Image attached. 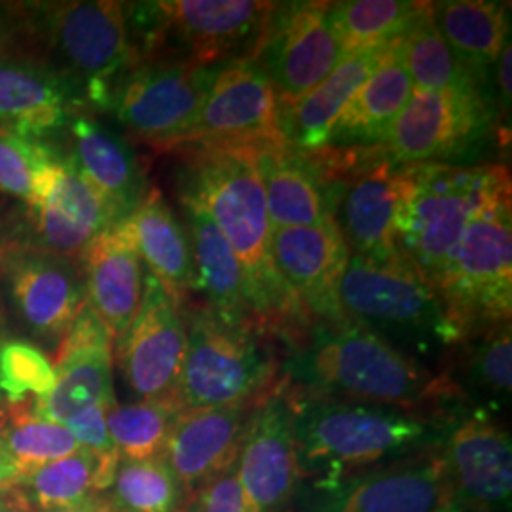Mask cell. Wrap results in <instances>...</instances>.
<instances>
[{
    "instance_id": "6da1fadb",
    "label": "cell",
    "mask_w": 512,
    "mask_h": 512,
    "mask_svg": "<svg viewBox=\"0 0 512 512\" xmlns=\"http://www.w3.org/2000/svg\"><path fill=\"white\" fill-rule=\"evenodd\" d=\"M281 380L300 391L454 416L465 410L442 370H431L355 323H315L287 344Z\"/></svg>"
},
{
    "instance_id": "7a4b0ae2",
    "label": "cell",
    "mask_w": 512,
    "mask_h": 512,
    "mask_svg": "<svg viewBox=\"0 0 512 512\" xmlns=\"http://www.w3.org/2000/svg\"><path fill=\"white\" fill-rule=\"evenodd\" d=\"M256 150V147L196 150L181 194L202 207L232 247L247 281L258 330L270 340L281 338L287 346L310 323L275 270L274 226L256 167Z\"/></svg>"
},
{
    "instance_id": "3957f363",
    "label": "cell",
    "mask_w": 512,
    "mask_h": 512,
    "mask_svg": "<svg viewBox=\"0 0 512 512\" xmlns=\"http://www.w3.org/2000/svg\"><path fill=\"white\" fill-rule=\"evenodd\" d=\"M304 482H332L440 446L454 416L359 403L281 380Z\"/></svg>"
},
{
    "instance_id": "277c9868",
    "label": "cell",
    "mask_w": 512,
    "mask_h": 512,
    "mask_svg": "<svg viewBox=\"0 0 512 512\" xmlns=\"http://www.w3.org/2000/svg\"><path fill=\"white\" fill-rule=\"evenodd\" d=\"M14 48L74 86L84 82L88 99L99 107L114 80L137 61L128 8L116 0L18 4Z\"/></svg>"
},
{
    "instance_id": "5b68a950",
    "label": "cell",
    "mask_w": 512,
    "mask_h": 512,
    "mask_svg": "<svg viewBox=\"0 0 512 512\" xmlns=\"http://www.w3.org/2000/svg\"><path fill=\"white\" fill-rule=\"evenodd\" d=\"M399 186L397 255L437 289L467 224L511 177L503 165H399Z\"/></svg>"
},
{
    "instance_id": "8992f818",
    "label": "cell",
    "mask_w": 512,
    "mask_h": 512,
    "mask_svg": "<svg viewBox=\"0 0 512 512\" xmlns=\"http://www.w3.org/2000/svg\"><path fill=\"white\" fill-rule=\"evenodd\" d=\"M338 308L344 321L376 332L410 357L461 344L439 291L401 256H349Z\"/></svg>"
},
{
    "instance_id": "52a82bcc",
    "label": "cell",
    "mask_w": 512,
    "mask_h": 512,
    "mask_svg": "<svg viewBox=\"0 0 512 512\" xmlns=\"http://www.w3.org/2000/svg\"><path fill=\"white\" fill-rule=\"evenodd\" d=\"M281 384V361L258 330L228 325L205 308L186 321V348L173 401L181 410L255 408Z\"/></svg>"
},
{
    "instance_id": "ba28073f",
    "label": "cell",
    "mask_w": 512,
    "mask_h": 512,
    "mask_svg": "<svg viewBox=\"0 0 512 512\" xmlns=\"http://www.w3.org/2000/svg\"><path fill=\"white\" fill-rule=\"evenodd\" d=\"M437 291L461 342L482 330L511 323V186L476 211Z\"/></svg>"
},
{
    "instance_id": "9c48e42d",
    "label": "cell",
    "mask_w": 512,
    "mask_h": 512,
    "mask_svg": "<svg viewBox=\"0 0 512 512\" xmlns=\"http://www.w3.org/2000/svg\"><path fill=\"white\" fill-rule=\"evenodd\" d=\"M275 10V2L260 0H164L133 4L128 12L137 18L128 19L145 23L150 48L171 40L186 59L213 67L256 59Z\"/></svg>"
},
{
    "instance_id": "30bf717a",
    "label": "cell",
    "mask_w": 512,
    "mask_h": 512,
    "mask_svg": "<svg viewBox=\"0 0 512 512\" xmlns=\"http://www.w3.org/2000/svg\"><path fill=\"white\" fill-rule=\"evenodd\" d=\"M213 76V67L186 57H147L114 80L101 107L133 139L150 147L175 148L196 122Z\"/></svg>"
},
{
    "instance_id": "8fae6325",
    "label": "cell",
    "mask_w": 512,
    "mask_h": 512,
    "mask_svg": "<svg viewBox=\"0 0 512 512\" xmlns=\"http://www.w3.org/2000/svg\"><path fill=\"white\" fill-rule=\"evenodd\" d=\"M456 505L440 446H435L332 482H304L293 509L298 512H448Z\"/></svg>"
},
{
    "instance_id": "7c38bea8",
    "label": "cell",
    "mask_w": 512,
    "mask_h": 512,
    "mask_svg": "<svg viewBox=\"0 0 512 512\" xmlns=\"http://www.w3.org/2000/svg\"><path fill=\"white\" fill-rule=\"evenodd\" d=\"M86 302L82 260L21 241L0 247V304L42 344L59 348Z\"/></svg>"
},
{
    "instance_id": "4fadbf2b",
    "label": "cell",
    "mask_w": 512,
    "mask_h": 512,
    "mask_svg": "<svg viewBox=\"0 0 512 512\" xmlns=\"http://www.w3.org/2000/svg\"><path fill=\"white\" fill-rule=\"evenodd\" d=\"M281 107L258 59L220 67L190 131L175 148L281 147Z\"/></svg>"
},
{
    "instance_id": "5bb4252c",
    "label": "cell",
    "mask_w": 512,
    "mask_h": 512,
    "mask_svg": "<svg viewBox=\"0 0 512 512\" xmlns=\"http://www.w3.org/2000/svg\"><path fill=\"white\" fill-rule=\"evenodd\" d=\"M260 54L281 109L321 86L348 57L330 19V2L277 4Z\"/></svg>"
},
{
    "instance_id": "9a60e30c",
    "label": "cell",
    "mask_w": 512,
    "mask_h": 512,
    "mask_svg": "<svg viewBox=\"0 0 512 512\" xmlns=\"http://www.w3.org/2000/svg\"><path fill=\"white\" fill-rule=\"evenodd\" d=\"M186 348V315L156 277L145 272L137 315L114 342V357L141 401H173Z\"/></svg>"
},
{
    "instance_id": "2e32d148",
    "label": "cell",
    "mask_w": 512,
    "mask_h": 512,
    "mask_svg": "<svg viewBox=\"0 0 512 512\" xmlns=\"http://www.w3.org/2000/svg\"><path fill=\"white\" fill-rule=\"evenodd\" d=\"M440 454L459 507L471 512H509L511 435L488 408L458 412L440 442Z\"/></svg>"
},
{
    "instance_id": "e0dca14e",
    "label": "cell",
    "mask_w": 512,
    "mask_h": 512,
    "mask_svg": "<svg viewBox=\"0 0 512 512\" xmlns=\"http://www.w3.org/2000/svg\"><path fill=\"white\" fill-rule=\"evenodd\" d=\"M251 512H291L302 488L293 418L281 384L249 414L236 459Z\"/></svg>"
},
{
    "instance_id": "ac0fdd59",
    "label": "cell",
    "mask_w": 512,
    "mask_h": 512,
    "mask_svg": "<svg viewBox=\"0 0 512 512\" xmlns=\"http://www.w3.org/2000/svg\"><path fill=\"white\" fill-rule=\"evenodd\" d=\"M488 120L490 110L480 90H414L380 145L393 164H439L473 145Z\"/></svg>"
},
{
    "instance_id": "d6986e66",
    "label": "cell",
    "mask_w": 512,
    "mask_h": 512,
    "mask_svg": "<svg viewBox=\"0 0 512 512\" xmlns=\"http://www.w3.org/2000/svg\"><path fill=\"white\" fill-rule=\"evenodd\" d=\"M272 256L285 289L310 325L346 323L338 308V287L351 251L336 220L274 228Z\"/></svg>"
},
{
    "instance_id": "ffe728a7",
    "label": "cell",
    "mask_w": 512,
    "mask_h": 512,
    "mask_svg": "<svg viewBox=\"0 0 512 512\" xmlns=\"http://www.w3.org/2000/svg\"><path fill=\"white\" fill-rule=\"evenodd\" d=\"M27 209L35 230L29 243L78 260L95 239L118 222L109 203L61 154L40 175Z\"/></svg>"
},
{
    "instance_id": "44dd1931",
    "label": "cell",
    "mask_w": 512,
    "mask_h": 512,
    "mask_svg": "<svg viewBox=\"0 0 512 512\" xmlns=\"http://www.w3.org/2000/svg\"><path fill=\"white\" fill-rule=\"evenodd\" d=\"M112 361L114 340L86 302L57 348L54 391L33 404V414L65 425L90 406L112 408L116 404Z\"/></svg>"
},
{
    "instance_id": "7402d4cb",
    "label": "cell",
    "mask_w": 512,
    "mask_h": 512,
    "mask_svg": "<svg viewBox=\"0 0 512 512\" xmlns=\"http://www.w3.org/2000/svg\"><path fill=\"white\" fill-rule=\"evenodd\" d=\"M351 179L336 184L334 220L348 243L351 255L395 258V226L399 213V165L389 158H346Z\"/></svg>"
},
{
    "instance_id": "603a6c76",
    "label": "cell",
    "mask_w": 512,
    "mask_h": 512,
    "mask_svg": "<svg viewBox=\"0 0 512 512\" xmlns=\"http://www.w3.org/2000/svg\"><path fill=\"white\" fill-rule=\"evenodd\" d=\"M76 107V86L46 63L16 48L0 55V131L44 143Z\"/></svg>"
},
{
    "instance_id": "cb8c5ba5",
    "label": "cell",
    "mask_w": 512,
    "mask_h": 512,
    "mask_svg": "<svg viewBox=\"0 0 512 512\" xmlns=\"http://www.w3.org/2000/svg\"><path fill=\"white\" fill-rule=\"evenodd\" d=\"M251 410L228 406L179 414L162 456L190 499L236 465Z\"/></svg>"
},
{
    "instance_id": "d4e9b609",
    "label": "cell",
    "mask_w": 512,
    "mask_h": 512,
    "mask_svg": "<svg viewBox=\"0 0 512 512\" xmlns=\"http://www.w3.org/2000/svg\"><path fill=\"white\" fill-rule=\"evenodd\" d=\"M88 304L116 342L137 315L143 291V260L129 234L126 220L116 222L82 255Z\"/></svg>"
},
{
    "instance_id": "484cf974",
    "label": "cell",
    "mask_w": 512,
    "mask_h": 512,
    "mask_svg": "<svg viewBox=\"0 0 512 512\" xmlns=\"http://www.w3.org/2000/svg\"><path fill=\"white\" fill-rule=\"evenodd\" d=\"M67 158L93 190L109 203L118 222L128 219L147 196V179L133 148L99 120L76 112L69 122Z\"/></svg>"
},
{
    "instance_id": "4316f807",
    "label": "cell",
    "mask_w": 512,
    "mask_h": 512,
    "mask_svg": "<svg viewBox=\"0 0 512 512\" xmlns=\"http://www.w3.org/2000/svg\"><path fill=\"white\" fill-rule=\"evenodd\" d=\"M181 203L192 249L194 291L202 294L203 308L228 325L258 330L247 281L232 247L198 203L184 194Z\"/></svg>"
},
{
    "instance_id": "83f0119b",
    "label": "cell",
    "mask_w": 512,
    "mask_h": 512,
    "mask_svg": "<svg viewBox=\"0 0 512 512\" xmlns=\"http://www.w3.org/2000/svg\"><path fill=\"white\" fill-rule=\"evenodd\" d=\"M256 167L274 228L319 226L334 220L336 186L306 152L289 145L258 148Z\"/></svg>"
},
{
    "instance_id": "f1b7e54d",
    "label": "cell",
    "mask_w": 512,
    "mask_h": 512,
    "mask_svg": "<svg viewBox=\"0 0 512 512\" xmlns=\"http://www.w3.org/2000/svg\"><path fill=\"white\" fill-rule=\"evenodd\" d=\"M395 40L349 54L321 86L298 103L281 109V131L285 143L298 148V152H317L327 148L330 131L340 112L359 92L370 74L380 67Z\"/></svg>"
},
{
    "instance_id": "f546056e",
    "label": "cell",
    "mask_w": 512,
    "mask_h": 512,
    "mask_svg": "<svg viewBox=\"0 0 512 512\" xmlns=\"http://www.w3.org/2000/svg\"><path fill=\"white\" fill-rule=\"evenodd\" d=\"M412 93L414 84L404 65L401 35L391 44L380 67L340 112L327 148L380 145Z\"/></svg>"
},
{
    "instance_id": "4dcf8cb0",
    "label": "cell",
    "mask_w": 512,
    "mask_h": 512,
    "mask_svg": "<svg viewBox=\"0 0 512 512\" xmlns=\"http://www.w3.org/2000/svg\"><path fill=\"white\" fill-rule=\"evenodd\" d=\"M126 220L129 234L148 274L165 289L181 308L194 293V264L190 239L183 224L165 202L158 188H150L143 202Z\"/></svg>"
},
{
    "instance_id": "1f68e13d",
    "label": "cell",
    "mask_w": 512,
    "mask_h": 512,
    "mask_svg": "<svg viewBox=\"0 0 512 512\" xmlns=\"http://www.w3.org/2000/svg\"><path fill=\"white\" fill-rule=\"evenodd\" d=\"M433 19L452 52L471 69L495 65L509 40V4L494 0L431 2Z\"/></svg>"
},
{
    "instance_id": "d6a6232c",
    "label": "cell",
    "mask_w": 512,
    "mask_h": 512,
    "mask_svg": "<svg viewBox=\"0 0 512 512\" xmlns=\"http://www.w3.org/2000/svg\"><path fill=\"white\" fill-rule=\"evenodd\" d=\"M120 456L103 458L90 450H76L23 476L16 494L31 512L52 511L105 494L114 480Z\"/></svg>"
},
{
    "instance_id": "836d02e7",
    "label": "cell",
    "mask_w": 512,
    "mask_h": 512,
    "mask_svg": "<svg viewBox=\"0 0 512 512\" xmlns=\"http://www.w3.org/2000/svg\"><path fill=\"white\" fill-rule=\"evenodd\" d=\"M454 359L442 372L458 389L465 406L475 399L505 401L512 389L511 323L469 336L450 349Z\"/></svg>"
},
{
    "instance_id": "e575fe53",
    "label": "cell",
    "mask_w": 512,
    "mask_h": 512,
    "mask_svg": "<svg viewBox=\"0 0 512 512\" xmlns=\"http://www.w3.org/2000/svg\"><path fill=\"white\" fill-rule=\"evenodd\" d=\"M403 55L414 90H480L475 69L465 65L440 35L431 12V2H423L418 16L404 31Z\"/></svg>"
},
{
    "instance_id": "d590c367",
    "label": "cell",
    "mask_w": 512,
    "mask_h": 512,
    "mask_svg": "<svg viewBox=\"0 0 512 512\" xmlns=\"http://www.w3.org/2000/svg\"><path fill=\"white\" fill-rule=\"evenodd\" d=\"M31 406H10V416L0 429V459L18 482L40 467L80 450V444L63 423L38 418Z\"/></svg>"
},
{
    "instance_id": "8d00e7d4",
    "label": "cell",
    "mask_w": 512,
    "mask_h": 512,
    "mask_svg": "<svg viewBox=\"0 0 512 512\" xmlns=\"http://www.w3.org/2000/svg\"><path fill=\"white\" fill-rule=\"evenodd\" d=\"M101 495L110 512H186L190 503L164 456L120 458L109 490Z\"/></svg>"
},
{
    "instance_id": "74e56055",
    "label": "cell",
    "mask_w": 512,
    "mask_h": 512,
    "mask_svg": "<svg viewBox=\"0 0 512 512\" xmlns=\"http://www.w3.org/2000/svg\"><path fill=\"white\" fill-rule=\"evenodd\" d=\"M421 6L412 0L330 2V19L349 55L404 35Z\"/></svg>"
},
{
    "instance_id": "f35d334b",
    "label": "cell",
    "mask_w": 512,
    "mask_h": 512,
    "mask_svg": "<svg viewBox=\"0 0 512 512\" xmlns=\"http://www.w3.org/2000/svg\"><path fill=\"white\" fill-rule=\"evenodd\" d=\"M181 412L175 401L114 404L107 410V429L120 458L162 456Z\"/></svg>"
},
{
    "instance_id": "ab89813d",
    "label": "cell",
    "mask_w": 512,
    "mask_h": 512,
    "mask_svg": "<svg viewBox=\"0 0 512 512\" xmlns=\"http://www.w3.org/2000/svg\"><path fill=\"white\" fill-rule=\"evenodd\" d=\"M55 387L54 363L31 342H0V395L10 406L37 404Z\"/></svg>"
},
{
    "instance_id": "60d3db41",
    "label": "cell",
    "mask_w": 512,
    "mask_h": 512,
    "mask_svg": "<svg viewBox=\"0 0 512 512\" xmlns=\"http://www.w3.org/2000/svg\"><path fill=\"white\" fill-rule=\"evenodd\" d=\"M57 158L59 154L54 148L42 141L0 131V194L18 198L29 205L33 202L40 175Z\"/></svg>"
},
{
    "instance_id": "b9f144b4",
    "label": "cell",
    "mask_w": 512,
    "mask_h": 512,
    "mask_svg": "<svg viewBox=\"0 0 512 512\" xmlns=\"http://www.w3.org/2000/svg\"><path fill=\"white\" fill-rule=\"evenodd\" d=\"M186 512H251L239 486L236 465L219 480L192 495Z\"/></svg>"
},
{
    "instance_id": "7bdbcfd3",
    "label": "cell",
    "mask_w": 512,
    "mask_h": 512,
    "mask_svg": "<svg viewBox=\"0 0 512 512\" xmlns=\"http://www.w3.org/2000/svg\"><path fill=\"white\" fill-rule=\"evenodd\" d=\"M65 427L73 433L80 448L90 450L103 458L120 456L107 429V408L90 406L67 421Z\"/></svg>"
},
{
    "instance_id": "ee69618b",
    "label": "cell",
    "mask_w": 512,
    "mask_h": 512,
    "mask_svg": "<svg viewBox=\"0 0 512 512\" xmlns=\"http://www.w3.org/2000/svg\"><path fill=\"white\" fill-rule=\"evenodd\" d=\"M18 33V4H0V55L14 48Z\"/></svg>"
},
{
    "instance_id": "f6af8a7d",
    "label": "cell",
    "mask_w": 512,
    "mask_h": 512,
    "mask_svg": "<svg viewBox=\"0 0 512 512\" xmlns=\"http://www.w3.org/2000/svg\"><path fill=\"white\" fill-rule=\"evenodd\" d=\"M511 44L503 50L501 57L497 59V88H499V99L503 107H511Z\"/></svg>"
},
{
    "instance_id": "bcb514c9",
    "label": "cell",
    "mask_w": 512,
    "mask_h": 512,
    "mask_svg": "<svg viewBox=\"0 0 512 512\" xmlns=\"http://www.w3.org/2000/svg\"><path fill=\"white\" fill-rule=\"evenodd\" d=\"M44 512H110L109 505L105 501L103 495H93L90 499L76 503V505H69V507H61V509H52V511Z\"/></svg>"
},
{
    "instance_id": "7dc6e473",
    "label": "cell",
    "mask_w": 512,
    "mask_h": 512,
    "mask_svg": "<svg viewBox=\"0 0 512 512\" xmlns=\"http://www.w3.org/2000/svg\"><path fill=\"white\" fill-rule=\"evenodd\" d=\"M18 478L6 467V463L0 459V507L6 505L16 494Z\"/></svg>"
},
{
    "instance_id": "c3c4849f",
    "label": "cell",
    "mask_w": 512,
    "mask_h": 512,
    "mask_svg": "<svg viewBox=\"0 0 512 512\" xmlns=\"http://www.w3.org/2000/svg\"><path fill=\"white\" fill-rule=\"evenodd\" d=\"M0 512H31L27 509V505L19 499L18 494H14V497L6 503V505H2L0 507Z\"/></svg>"
},
{
    "instance_id": "681fc988",
    "label": "cell",
    "mask_w": 512,
    "mask_h": 512,
    "mask_svg": "<svg viewBox=\"0 0 512 512\" xmlns=\"http://www.w3.org/2000/svg\"><path fill=\"white\" fill-rule=\"evenodd\" d=\"M8 416H10V404L6 403L4 397L0 395V429H2V425L8 420Z\"/></svg>"
},
{
    "instance_id": "f907efd6",
    "label": "cell",
    "mask_w": 512,
    "mask_h": 512,
    "mask_svg": "<svg viewBox=\"0 0 512 512\" xmlns=\"http://www.w3.org/2000/svg\"><path fill=\"white\" fill-rule=\"evenodd\" d=\"M448 512H471V511H467V509H463V507H459V505H456V507H454V509H450V511Z\"/></svg>"
}]
</instances>
